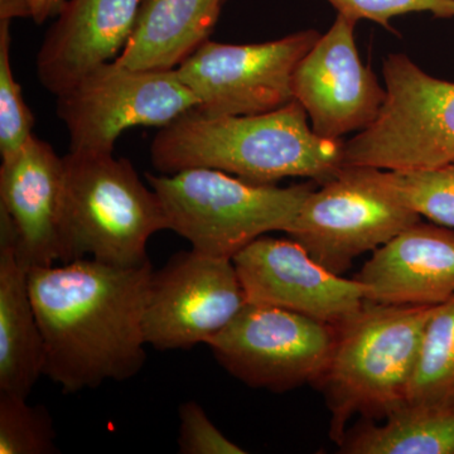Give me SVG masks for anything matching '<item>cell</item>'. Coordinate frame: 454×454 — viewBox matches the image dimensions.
Listing matches in <instances>:
<instances>
[{"label": "cell", "mask_w": 454, "mask_h": 454, "mask_svg": "<svg viewBox=\"0 0 454 454\" xmlns=\"http://www.w3.org/2000/svg\"><path fill=\"white\" fill-rule=\"evenodd\" d=\"M152 274L151 262L119 267L90 258L29 269L43 375L65 394L136 376L146 358L143 319Z\"/></svg>", "instance_id": "cell-1"}, {"label": "cell", "mask_w": 454, "mask_h": 454, "mask_svg": "<svg viewBox=\"0 0 454 454\" xmlns=\"http://www.w3.org/2000/svg\"><path fill=\"white\" fill-rule=\"evenodd\" d=\"M345 142L318 136L309 114L293 98L258 115L208 116L193 109L162 128L151 145V160L160 175L210 168L256 184L288 177L318 184L342 168Z\"/></svg>", "instance_id": "cell-2"}, {"label": "cell", "mask_w": 454, "mask_h": 454, "mask_svg": "<svg viewBox=\"0 0 454 454\" xmlns=\"http://www.w3.org/2000/svg\"><path fill=\"white\" fill-rule=\"evenodd\" d=\"M433 307L366 301L334 325L333 354L316 381L333 413V441L342 442L354 415L385 418L405 404Z\"/></svg>", "instance_id": "cell-3"}, {"label": "cell", "mask_w": 454, "mask_h": 454, "mask_svg": "<svg viewBox=\"0 0 454 454\" xmlns=\"http://www.w3.org/2000/svg\"><path fill=\"white\" fill-rule=\"evenodd\" d=\"M64 166V264L85 258L119 267L149 262V239L168 230V221L133 164L113 153L70 152Z\"/></svg>", "instance_id": "cell-4"}, {"label": "cell", "mask_w": 454, "mask_h": 454, "mask_svg": "<svg viewBox=\"0 0 454 454\" xmlns=\"http://www.w3.org/2000/svg\"><path fill=\"white\" fill-rule=\"evenodd\" d=\"M148 186L162 202L168 230L196 252L234 258L254 240L286 231L315 186L256 184L223 170L192 168L175 175L146 173Z\"/></svg>", "instance_id": "cell-5"}, {"label": "cell", "mask_w": 454, "mask_h": 454, "mask_svg": "<svg viewBox=\"0 0 454 454\" xmlns=\"http://www.w3.org/2000/svg\"><path fill=\"white\" fill-rule=\"evenodd\" d=\"M387 100L372 125L345 143L343 167L433 168L454 162V82L430 76L403 53L382 67Z\"/></svg>", "instance_id": "cell-6"}, {"label": "cell", "mask_w": 454, "mask_h": 454, "mask_svg": "<svg viewBox=\"0 0 454 454\" xmlns=\"http://www.w3.org/2000/svg\"><path fill=\"white\" fill-rule=\"evenodd\" d=\"M57 98L70 152L113 153L122 131L162 128L199 106L175 70H139L115 61L98 66Z\"/></svg>", "instance_id": "cell-7"}, {"label": "cell", "mask_w": 454, "mask_h": 454, "mask_svg": "<svg viewBox=\"0 0 454 454\" xmlns=\"http://www.w3.org/2000/svg\"><path fill=\"white\" fill-rule=\"evenodd\" d=\"M336 327L301 313L247 303L208 348L226 372L255 389L286 391L321 378Z\"/></svg>", "instance_id": "cell-8"}, {"label": "cell", "mask_w": 454, "mask_h": 454, "mask_svg": "<svg viewBox=\"0 0 454 454\" xmlns=\"http://www.w3.org/2000/svg\"><path fill=\"white\" fill-rule=\"evenodd\" d=\"M321 37L315 29L280 40L225 44L210 40L176 68L208 116L258 115L291 103L293 74Z\"/></svg>", "instance_id": "cell-9"}, {"label": "cell", "mask_w": 454, "mask_h": 454, "mask_svg": "<svg viewBox=\"0 0 454 454\" xmlns=\"http://www.w3.org/2000/svg\"><path fill=\"white\" fill-rule=\"evenodd\" d=\"M321 186L307 197L286 234L337 276L420 221L373 186L363 167H342Z\"/></svg>", "instance_id": "cell-10"}, {"label": "cell", "mask_w": 454, "mask_h": 454, "mask_svg": "<svg viewBox=\"0 0 454 454\" xmlns=\"http://www.w3.org/2000/svg\"><path fill=\"white\" fill-rule=\"evenodd\" d=\"M231 259L190 250L152 274L143 330L160 351L188 349L219 334L247 304Z\"/></svg>", "instance_id": "cell-11"}, {"label": "cell", "mask_w": 454, "mask_h": 454, "mask_svg": "<svg viewBox=\"0 0 454 454\" xmlns=\"http://www.w3.org/2000/svg\"><path fill=\"white\" fill-rule=\"evenodd\" d=\"M232 262L247 303L339 325L367 301L363 283L331 273L291 238L260 236L236 254Z\"/></svg>", "instance_id": "cell-12"}, {"label": "cell", "mask_w": 454, "mask_h": 454, "mask_svg": "<svg viewBox=\"0 0 454 454\" xmlns=\"http://www.w3.org/2000/svg\"><path fill=\"white\" fill-rule=\"evenodd\" d=\"M356 23L339 13L293 74V95L309 114L313 131L324 138L366 129L387 100V89L358 57Z\"/></svg>", "instance_id": "cell-13"}, {"label": "cell", "mask_w": 454, "mask_h": 454, "mask_svg": "<svg viewBox=\"0 0 454 454\" xmlns=\"http://www.w3.org/2000/svg\"><path fill=\"white\" fill-rule=\"evenodd\" d=\"M65 166L35 134L0 166V207L13 221L26 268L52 267L65 256Z\"/></svg>", "instance_id": "cell-14"}, {"label": "cell", "mask_w": 454, "mask_h": 454, "mask_svg": "<svg viewBox=\"0 0 454 454\" xmlns=\"http://www.w3.org/2000/svg\"><path fill=\"white\" fill-rule=\"evenodd\" d=\"M140 5L142 0H66L35 59L41 85L59 97L115 59L133 35Z\"/></svg>", "instance_id": "cell-15"}, {"label": "cell", "mask_w": 454, "mask_h": 454, "mask_svg": "<svg viewBox=\"0 0 454 454\" xmlns=\"http://www.w3.org/2000/svg\"><path fill=\"white\" fill-rule=\"evenodd\" d=\"M355 279L373 303H444L454 297V231L419 221L373 250Z\"/></svg>", "instance_id": "cell-16"}, {"label": "cell", "mask_w": 454, "mask_h": 454, "mask_svg": "<svg viewBox=\"0 0 454 454\" xmlns=\"http://www.w3.org/2000/svg\"><path fill=\"white\" fill-rule=\"evenodd\" d=\"M13 221L0 207V393L27 397L44 370V340L17 254Z\"/></svg>", "instance_id": "cell-17"}, {"label": "cell", "mask_w": 454, "mask_h": 454, "mask_svg": "<svg viewBox=\"0 0 454 454\" xmlns=\"http://www.w3.org/2000/svg\"><path fill=\"white\" fill-rule=\"evenodd\" d=\"M225 0H142L136 28L114 61L139 70H175L210 38Z\"/></svg>", "instance_id": "cell-18"}, {"label": "cell", "mask_w": 454, "mask_h": 454, "mask_svg": "<svg viewBox=\"0 0 454 454\" xmlns=\"http://www.w3.org/2000/svg\"><path fill=\"white\" fill-rule=\"evenodd\" d=\"M340 446L348 454H454V408L405 403L384 423L346 433Z\"/></svg>", "instance_id": "cell-19"}, {"label": "cell", "mask_w": 454, "mask_h": 454, "mask_svg": "<svg viewBox=\"0 0 454 454\" xmlns=\"http://www.w3.org/2000/svg\"><path fill=\"white\" fill-rule=\"evenodd\" d=\"M406 403L454 408V297L433 307Z\"/></svg>", "instance_id": "cell-20"}, {"label": "cell", "mask_w": 454, "mask_h": 454, "mask_svg": "<svg viewBox=\"0 0 454 454\" xmlns=\"http://www.w3.org/2000/svg\"><path fill=\"white\" fill-rule=\"evenodd\" d=\"M363 168L384 195L437 225L454 229V162L422 169Z\"/></svg>", "instance_id": "cell-21"}, {"label": "cell", "mask_w": 454, "mask_h": 454, "mask_svg": "<svg viewBox=\"0 0 454 454\" xmlns=\"http://www.w3.org/2000/svg\"><path fill=\"white\" fill-rule=\"evenodd\" d=\"M56 433L46 409L27 397L0 393V454L56 453Z\"/></svg>", "instance_id": "cell-22"}, {"label": "cell", "mask_w": 454, "mask_h": 454, "mask_svg": "<svg viewBox=\"0 0 454 454\" xmlns=\"http://www.w3.org/2000/svg\"><path fill=\"white\" fill-rule=\"evenodd\" d=\"M11 20H0V155L16 154L33 136L35 119L11 66Z\"/></svg>", "instance_id": "cell-23"}, {"label": "cell", "mask_w": 454, "mask_h": 454, "mask_svg": "<svg viewBox=\"0 0 454 454\" xmlns=\"http://www.w3.org/2000/svg\"><path fill=\"white\" fill-rule=\"evenodd\" d=\"M178 448L182 454H245L247 450L226 438L196 402L179 406Z\"/></svg>", "instance_id": "cell-24"}, {"label": "cell", "mask_w": 454, "mask_h": 454, "mask_svg": "<svg viewBox=\"0 0 454 454\" xmlns=\"http://www.w3.org/2000/svg\"><path fill=\"white\" fill-rule=\"evenodd\" d=\"M339 13L352 20H370L390 28L389 20L403 14L430 12L435 17H454L453 0H327Z\"/></svg>", "instance_id": "cell-25"}, {"label": "cell", "mask_w": 454, "mask_h": 454, "mask_svg": "<svg viewBox=\"0 0 454 454\" xmlns=\"http://www.w3.org/2000/svg\"><path fill=\"white\" fill-rule=\"evenodd\" d=\"M66 0H28L31 18L37 25H43L50 18L56 17Z\"/></svg>", "instance_id": "cell-26"}, {"label": "cell", "mask_w": 454, "mask_h": 454, "mask_svg": "<svg viewBox=\"0 0 454 454\" xmlns=\"http://www.w3.org/2000/svg\"><path fill=\"white\" fill-rule=\"evenodd\" d=\"M31 17L28 0H0V20Z\"/></svg>", "instance_id": "cell-27"}, {"label": "cell", "mask_w": 454, "mask_h": 454, "mask_svg": "<svg viewBox=\"0 0 454 454\" xmlns=\"http://www.w3.org/2000/svg\"><path fill=\"white\" fill-rule=\"evenodd\" d=\"M453 2H454V0H453Z\"/></svg>", "instance_id": "cell-28"}]
</instances>
